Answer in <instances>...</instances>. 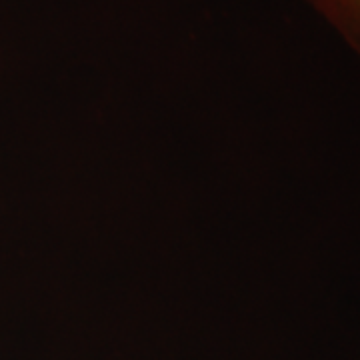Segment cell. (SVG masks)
I'll return each instance as SVG.
<instances>
[{
    "label": "cell",
    "mask_w": 360,
    "mask_h": 360,
    "mask_svg": "<svg viewBox=\"0 0 360 360\" xmlns=\"http://www.w3.org/2000/svg\"><path fill=\"white\" fill-rule=\"evenodd\" d=\"M345 44L360 54V0H304Z\"/></svg>",
    "instance_id": "1"
}]
</instances>
